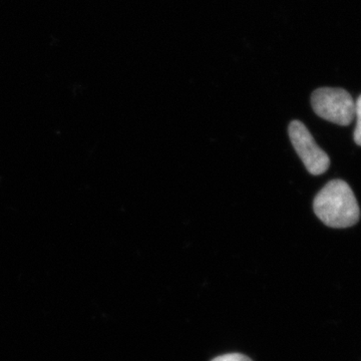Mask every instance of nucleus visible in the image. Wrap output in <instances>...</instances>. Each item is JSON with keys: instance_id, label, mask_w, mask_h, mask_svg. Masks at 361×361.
I'll return each instance as SVG.
<instances>
[{"instance_id": "1", "label": "nucleus", "mask_w": 361, "mask_h": 361, "mask_svg": "<svg viewBox=\"0 0 361 361\" xmlns=\"http://www.w3.org/2000/svg\"><path fill=\"white\" fill-rule=\"evenodd\" d=\"M316 216L330 228H348L360 221V210L353 190L342 180H332L316 195Z\"/></svg>"}, {"instance_id": "2", "label": "nucleus", "mask_w": 361, "mask_h": 361, "mask_svg": "<svg viewBox=\"0 0 361 361\" xmlns=\"http://www.w3.org/2000/svg\"><path fill=\"white\" fill-rule=\"evenodd\" d=\"M311 104L316 115L339 126H348L355 118V103L343 89L322 87L311 97Z\"/></svg>"}, {"instance_id": "3", "label": "nucleus", "mask_w": 361, "mask_h": 361, "mask_svg": "<svg viewBox=\"0 0 361 361\" xmlns=\"http://www.w3.org/2000/svg\"><path fill=\"white\" fill-rule=\"evenodd\" d=\"M289 137L296 153L311 175L319 176L326 172L330 166L329 157L316 144L304 123L293 121L289 126Z\"/></svg>"}, {"instance_id": "4", "label": "nucleus", "mask_w": 361, "mask_h": 361, "mask_svg": "<svg viewBox=\"0 0 361 361\" xmlns=\"http://www.w3.org/2000/svg\"><path fill=\"white\" fill-rule=\"evenodd\" d=\"M355 141L358 146H361V96L355 103Z\"/></svg>"}, {"instance_id": "5", "label": "nucleus", "mask_w": 361, "mask_h": 361, "mask_svg": "<svg viewBox=\"0 0 361 361\" xmlns=\"http://www.w3.org/2000/svg\"><path fill=\"white\" fill-rule=\"evenodd\" d=\"M212 361H252L246 355H240V353H228V355L218 356L214 358Z\"/></svg>"}]
</instances>
